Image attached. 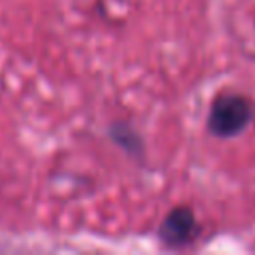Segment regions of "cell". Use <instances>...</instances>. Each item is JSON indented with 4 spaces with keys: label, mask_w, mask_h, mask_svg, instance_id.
Listing matches in <instances>:
<instances>
[{
    "label": "cell",
    "mask_w": 255,
    "mask_h": 255,
    "mask_svg": "<svg viewBox=\"0 0 255 255\" xmlns=\"http://www.w3.org/2000/svg\"><path fill=\"white\" fill-rule=\"evenodd\" d=\"M249 120H251V106L245 98L223 96L213 104L207 126L215 135L229 137L243 131Z\"/></svg>",
    "instance_id": "cell-1"
},
{
    "label": "cell",
    "mask_w": 255,
    "mask_h": 255,
    "mask_svg": "<svg viewBox=\"0 0 255 255\" xmlns=\"http://www.w3.org/2000/svg\"><path fill=\"white\" fill-rule=\"evenodd\" d=\"M193 229H195V217H193V213L187 207H179V209H173L165 217V221H163V225L159 229V235H161V239L165 243L177 245V243L187 241L191 237Z\"/></svg>",
    "instance_id": "cell-2"
}]
</instances>
